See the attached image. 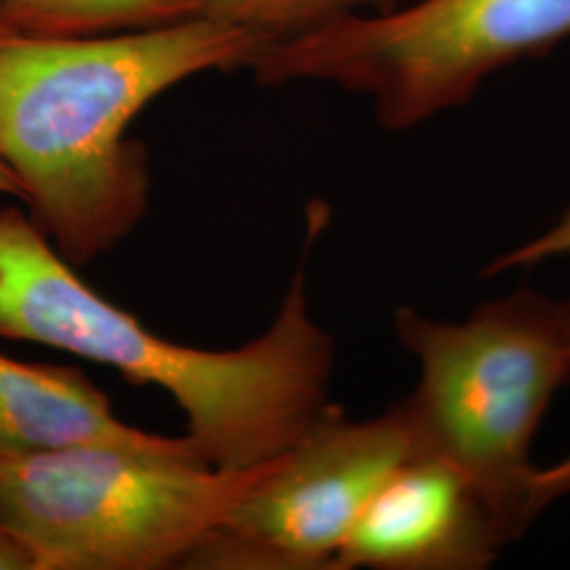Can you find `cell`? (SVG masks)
Here are the masks:
<instances>
[{
  "label": "cell",
  "mask_w": 570,
  "mask_h": 570,
  "mask_svg": "<svg viewBox=\"0 0 570 570\" xmlns=\"http://www.w3.org/2000/svg\"><path fill=\"white\" fill-rule=\"evenodd\" d=\"M0 570H39L37 556L13 530L0 527Z\"/></svg>",
  "instance_id": "cell-13"
},
{
  "label": "cell",
  "mask_w": 570,
  "mask_h": 570,
  "mask_svg": "<svg viewBox=\"0 0 570 570\" xmlns=\"http://www.w3.org/2000/svg\"><path fill=\"white\" fill-rule=\"evenodd\" d=\"M70 446H115L202 461L186 435L167 438L122 423L108 395L81 370L23 364L0 353V454Z\"/></svg>",
  "instance_id": "cell-8"
},
{
  "label": "cell",
  "mask_w": 570,
  "mask_h": 570,
  "mask_svg": "<svg viewBox=\"0 0 570 570\" xmlns=\"http://www.w3.org/2000/svg\"><path fill=\"white\" fill-rule=\"evenodd\" d=\"M263 42L197 18L108 37L0 32V161L70 265L98 261L142 223L150 169L129 127L171 87L247 68Z\"/></svg>",
  "instance_id": "cell-1"
},
{
  "label": "cell",
  "mask_w": 570,
  "mask_h": 570,
  "mask_svg": "<svg viewBox=\"0 0 570 570\" xmlns=\"http://www.w3.org/2000/svg\"><path fill=\"white\" fill-rule=\"evenodd\" d=\"M419 452L425 450L404 402L366 421L330 406L183 569L334 570L370 499Z\"/></svg>",
  "instance_id": "cell-6"
},
{
  "label": "cell",
  "mask_w": 570,
  "mask_h": 570,
  "mask_svg": "<svg viewBox=\"0 0 570 570\" xmlns=\"http://www.w3.org/2000/svg\"><path fill=\"white\" fill-rule=\"evenodd\" d=\"M564 497H570V454L553 465L534 469L530 482V505L534 515Z\"/></svg>",
  "instance_id": "cell-12"
},
{
  "label": "cell",
  "mask_w": 570,
  "mask_h": 570,
  "mask_svg": "<svg viewBox=\"0 0 570 570\" xmlns=\"http://www.w3.org/2000/svg\"><path fill=\"white\" fill-rule=\"evenodd\" d=\"M273 463L218 469L115 446L0 454V527L39 570L183 569Z\"/></svg>",
  "instance_id": "cell-4"
},
{
  "label": "cell",
  "mask_w": 570,
  "mask_h": 570,
  "mask_svg": "<svg viewBox=\"0 0 570 570\" xmlns=\"http://www.w3.org/2000/svg\"><path fill=\"white\" fill-rule=\"evenodd\" d=\"M395 336L419 364L404 400L425 452L463 469L518 541L537 520L530 449L570 381V306L518 287L461 322L395 311Z\"/></svg>",
  "instance_id": "cell-3"
},
{
  "label": "cell",
  "mask_w": 570,
  "mask_h": 570,
  "mask_svg": "<svg viewBox=\"0 0 570 570\" xmlns=\"http://www.w3.org/2000/svg\"><path fill=\"white\" fill-rule=\"evenodd\" d=\"M0 195L20 199L21 204L26 202V193H23V186L18 180V176L2 161H0Z\"/></svg>",
  "instance_id": "cell-14"
},
{
  "label": "cell",
  "mask_w": 570,
  "mask_h": 570,
  "mask_svg": "<svg viewBox=\"0 0 570 570\" xmlns=\"http://www.w3.org/2000/svg\"><path fill=\"white\" fill-rule=\"evenodd\" d=\"M562 258H570V205L546 230L497 256L484 268V277H497L508 271L530 268Z\"/></svg>",
  "instance_id": "cell-11"
},
{
  "label": "cell",
  "mask_w": 570,
  "mask_h": 570,
  "mask_svg": "<svg viewBox=\"0 0 570 570\" xmlns=\"http://www.w3.org/2000/svg\"><path fill=\"white\" fill-rule=\"evenodd\" d=\"M510 543L468 473L444 456L419 452L370 499L334 570H484Z\"/></svg>",
  "instance_id": "cell-7"
},
{
  "label": "cell",
  "mask_w": 570,
  "mask_h": 570,
  "mask_svg": "<svg viewBox=\"0 0 570 570\" xmlns=\"http://www.w3.org/2000/svg\"><path fill=\"white\" fill-rule=\"evenodd\" d=\"M570 39V0H416L256 51V82H327L406 131L461 108L497 72Z\"/></svg>",
  "instance_id": "cell-5"
},
{
  "label": "cell",
  "mask_w": 570,
  "mask_h": 570,
  "mask_svg": "<svg viewBox=\"0 0 570 570\" xmlns=\"http://www.w3.org/2000/svg\"><path fill=\"white\" fill-rule=\"evenodd\" d=\"M397 4L402 0H205V16L244 28L265 47L353 16L387 13Z\"/></svg>",
  "instance_id": "cell-10"
},
{
  "label": "cell",
  "mask_w": 570,
  "mask_h": 570,
  "mask_svg": "<svg viewBox=\"0 0 570 570\" xmlns=\"http://www.w3.org/2000/svg\"><path fill=\"white\" fill-rule=\"evenodd\" d=\"M305 282L303 261L271 327L239 348L180 345L85 284L30 214L0 209V338L51 346L164 389L212 468L282 456L332 406L336 351L308 313Z\"/></svg>",
  "instance_id": "cell-2"
},
{
  "label": "cell",
  "mask_w": 570,
  "mask_h": 570,
  "mask_svg": "<svg viewBox=\"0 0 570 570\" xmlns=\"http://www.w3.org/2000/svg\"><path fill=\"white\" fill-rule=\"evenodd\" d=\"M205 16V0H0V32L108 37L178 26Z\"/></svg>",
  "instance_id": "cell-9"
}]
</instances>
